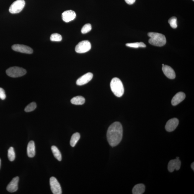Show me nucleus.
I'll list each match as a JSON object with an SVG mask.
<instances>
[{"mask_svg":"<svg viewBox=\"0 0 194 194\" xmlns=\"http://www.w3.org/2000/svg\"><path fill=\"white\" fill-rule=\"evenodd\" d=\"M71 102L74 105H83L85 102V99L81 96H77L73 97L71 99Z\"/></svg>","mask_w":194,"mask_h":194,"instance_id":"18","label":"nucleus"},{"mask_svg":"<svg viewBox=\"0 0 194 194\" xmlns=\"http://www.w3.org/2000/svg\"><path fill=\"white\" fill-rule=\"evenodd\" d=\"M163 72L168 78L171 79H173L175 77V73L174 70L170 67L167 65L163 66Z\"/></svg>","mask_w":194,"mask_h":194,"instance_id":"14","label":"nucleus"},{"mask_svg":"<svg viewBox=\"0 0 194 194\" xmlns=\"http://www.w3.org/2000/svg\"><path fill=\"white\" fill-rule=\"evenodd\" d=\"M181 162L179 159H175L169 161L168 164V170L169 172H173L174 170H178L180 169Z\"/></svg>","mask_w":194,"mask_h":194,"instance_id":"9","label":"nucleus"},{"mask_svg":"<svg viewBox=\"0 0 194 194\" xmlns=\"http://www.w3.org/2000/svg\"><path fill=\"white\" fill-rule=\"evenodd\" d=\"M50 40L53 42H60L62 40V36L58 33L52 34L50 37Z\"/></svg>","mask_w":194,"mask_h":194,"instance_id":"24","label":"nucleus"},{"mask_svg":"<svg viewBox=\"0 0 194 194\" xmlns=\"http://www.w3.org/2000/svg\"><path fill=\"white\" fill-rule=\"evenodd\" d=\"M193 1H194V0H193Z\"/></svg>","mask_w":194,"mask_h":194,"instance_id":"32","label":"nucleus"},{"mask_svg":"<svg viewBox=\"0 0 194 194\" xmlns=\"http://www.w3.org/2000/svg\"><path fill=\"white\" fill-rule=\"evenodd\" d=\"M91 44L89 41H82L76 45L75 51L79 53H85L89 51L91 49Z\"/></svg>","mask_w":194,"mask_h":194,"instance_id":"6","label":"nucleus"},{"mask_svg":"<svg viewBox=\"0 0 194 194\" xmlns=\"http://www.w3.org/2000/svg\"><path fill=\"white\" fill-rule=\"evenodd\" d=\"M0 167H1V159H0Z\"/></svg>","mask_w":194,"mask_h":194,"instance_id":"31","label":"nucleus"},{"mask_svg":"<svg viewBox=\"0 0 194 194\" xmlns=\"http://www.w3.org/2000/svg\"><path fill=\"white\" fill-rule=\"evenodd\" d=\"M27 154L29 157H33L35 155V143L33 141H31L28 145Z\"/></svg>","mask_w":194,"mask_h":194,"instance_id":"16","label":"nucleus"},{"mask_svg":"<svg viewBox=\"0 0 194 194\" xmlns=\"http://www.w3.org/2000/svg\"><path fill=\"white\" fill-rule=\"evenodd\" d=\"M111 89L113 94L118 97H122L124 93V88L120 80L118 78H114L111 81Z\"/></svg>","mask_w":194,"mask_h":194,"instance_id":"3","label":"nucleus"},{"mask_svg":"<svg viewBox=\"0 0 194 194\" xmlns=\"http://www.w3.org/2000/svg\"><path fill=\"white\" fill-rule=\"evenodd\" d=\"M8 158L9 160L11 161H14L15 159V153L14 148L11 147L8 150Z\"/></svg>","mask_w":194,"mask_h":194,"instance_id":"22","label":"nucleus"},{"mask_svg":"<svg viewBox=\"0 0 194 194\" xmlns=\"http://www.w3.org/2000/svg\"><path fill=\"white\" fill-rule=\"evenodd\" d=\"M80 138V135L79 133L76 132L73 134L70 140V145L72 147L75 146L77 143Z\"/></svg>","mask_w":194,"mask_h":194,"instance_id":"19","label":"nucleus"},{"mask_svg":"<svg viewBox=\"0 0 194 194\" xmlns=\"http://www.w3.org/2000/svg\"><path fill=\"white\" fill-rule=\"evenodd\" d=\"M185 97V95L184 93L180 92L178 93L173 98L172 100V105L176 106L184 100Z\"/></svg>","mask_w":194,"mask_h":194,"instance_id":"15","label":"nucleus"},{"mask_svg":"<svg viewBox=\"0 0 194 194\" xmlns=\"http://www.w3.org/2000/svg\"><path fill=\"white\" fill-rule=\"evenodd\" d=\"M126 46L130 48H145L146 47L145 44L143 42H137L135 43H127L126 44Z\"/></svg>","mask_w":194,"mask_h":194,"instance_id":"21","label":"nucleus"},{"mask_svg":"<svg viewBox=\"0 0 194 194\" xmlns=\"http://www.w3.org/2000/svg\"><path fill=\"white\" fill-rule=\"evenodd\" d=\"M26 71L24 68L18 67H11L6 70L8 76L11 77L17 78L23 76L26 73Z\"/></svg>","mask_w":194,"mask_h":194,"instance_id":"4","label":"nucleus"},{"mask_svg":"<svg viewBox=\"0 0 194 194\" xmlns=\"http://www.w3.org/2000/svg\"><path fill=\"white\" fill-rule=\"evenodd\" d=\"M191 167L192 170L194 171V163L193 162L191 165Z\"/></svg>","mask_w":194,"mask_h":194,"instance_id":"29","label":"nucleus"},{"mask_svg":"<svg viewBox=\"0 0 194 194\" xmlns=\"http://www.w3.org/2000/svg\"><path fill=\"white\" fill-rule=\"evenodd\" d=\"M125 2L128 4H132L134 3L136 0H125Z\"/></svg>","mask_w":194,"mask_h":194,"instance_id":"28","label":"nucleus"},{"mask_svg":"<svg viewBox=\"0 0 194 194\" xmlns=\"http://www.w3.org/2000/svg\"><path fill=\"white\" fill-rule=\"evenodd\" d=\"M6 94L4 89L0 87V99L2 100H4L6 98Z\"/></svg>","mask_w":194,"mask_h":194,"instance_id":"27","label":"nucleus"},{"mask_svg":"<svg viewBox=\"0 0 194 194\" xmlns=\"http://www.w3.org/2000/svg\"><path fill=\"white\" fill-rule=\"evenodd\" d=\"M150 37L149 43L152 45L157 47H162L165 45L167 40L165 36L162 34L151 32L148 34Z\"/></svg>","mask_w":194,"mask_h":194,"instance_id":"2","label":"nucleus"},{"mask_svg":"<svg viewBox=\"0 0 194 194\" xmlns=\"http://www.w3.org/2000/svg\"><path fill=\"white\" fill-rule=\"evenodd\" d=\"M51 149L55 157L57 159L58 161H61L62 159V155L58 148L55 146H52Z\"/></svg>","mask_w":194,"mask_h":194,"instance_id":"20","label":"nucleus"},{"mask_svg":"<svg viewBox=\"0 0 194 194\" xmlns=\"http://www.w3.org/2000/svg\"><path fill=\"white\" fill-rule=\"evenodd\" d=\"M145 190V187L143 184H137L132 189L133 194H142Z\"/></svg>","mask_w":194,"mask_h":194,"instance_id":"17","label":"nucleus"},{"mask_svg":"<svg viewBox=\"0 0 194 194\" xmlns=\"http://www.w3.org/2000/svg\"><path fill=\"white\" fill-rule=\"evenodd\" d=\"M37 105L36 103L35 102H31L28 105H27L26 107L24 109V111L26 112H29L33 111L35 110L37 108Z\"/></svg>","mask_w":194,"mask_h":194,"instance_id":"23","label":"nucleus"},{"mask_svg":"<svg viewBox=\"0 0 194 194\" xmlns=\"http://www.w3.org/2000/svg\"><path fill=\"white\" fill-rule=\"evenodd\" d=\"M176 159H179V157H176Z\"/></svg>","mask_w":194,"mask_h":194,"instance_id":"30","label":"nucleus"},{"mask_svg":"<svg viewBox=\"0 0 194 194\" xmlns=\"http://www.w3.org/2000/svg\"><path fill=\"white\" fill-rule=\"evenodd\" d=\"M19 179L18 177H16L12 179L6 187V190L12 193L17 191L18 189Z\"/></svg>","mask_w":194,"mask_h":194,"instance_id":"13","label":"nucleus"},{"mask_svg":"<svg viewBox=\"0 0 194 194\" xmlns=\"http://www.w3.org/2000/svg\"><path fill=\"white\" fill-rule=\"evenodd\" d=\"M13 50L16 52L20 53L31 54L32 53L33 50L30 47L21 44H14L12 47Z\"/></svg>","mask_w":194,"mask_h":194,"instance_id":"8","label":"nucleus"},{"mask_svg":"<svg viewBox=\"0 0 194 194\" xmlns=\"http://www.w3.org/2000/svg\"><path fill=\"white\" fill-rule=\"evenodd\" d=\"M25 5L24 0H17L12 3L9 8V12L12 14L20 12Z\"/></svg>","mask_w":194,"mask_h":194,"instance_id":"5","label":"nucleus"},{"mask_svg":"<svg viewBox=\"0 0 194 194\" xmlns=\"http://www.w3.org/2000/svg\"><path fill=\"white\" fill-rule=\"evenodd\" d=\"M179 120L176 118H173L169 120L166 123L165 126L166 130L168 132L174 131L179 125Z\"/></svg>","mask_w":194,"mask_h":194,"instance_id":"10","label":"nucleus"},{"mask_svg":"<svg viewBox=\"0 0 194 194\" xmlns=\"http://www.w3.org/2000/svg\"><path fill=\"white\" fill-rule=\"evenodd\" d=\"M123 134L121 124L118 122L112 123L107 130V140L109 145L112 147L118 145L122 141Z\"/></svg>","mask_w":194,"mask_h":194,"instance_id":"1","label":"nucleus"},{"mask_svg":"<svg viewBox=\"0 0 194 194\" xmlns=\"http://www.w3.org/2000/svg\"><path fill=\"white\" fill-rule=\"evenodd\" d=\"M93 75L92 73L89 72L86 73L79 78L76 81V84L79 86L84 85L92 79Z\"/></svg>","mask_w":194,"mask_h":194,"instance_id":"11","label":"nucleus"},{"mask_svg":"<svg viewBox=\"0 0 194 194\" xmlns=\"http://www.w3.org/2000/svg\"><path fill=\"white\" fill-rule=\"evenodd\" d=\"M76 17V13L71 10L65 11L62 14L63 20L66 22H69L74 20Z\"/></svg>","mask_w":194,"mask_h":194,"instance_id":"12","label":"nucleus"},{"mask_svg":"<svg viewBox=\"0 0 194 194\" xmlns=\"http://www.w3.org/2000/svg\"><path fill=\"white\" fill-rule=\"evenodd\" d=\"M168 22L170 26L173 29H176L177 27V18L175 17H173L169 19Z\"/></svg>","mask_w":194,"mask_h":194,"instance_id":"25","label":"nucleus"},{"mask_svg":"<svg viewBox=\"0 0 194 194\" xmlns=\"http://www.w3.org/2000/svg\"><path fill=\"white\" fill-rule=\"evenodd\" d=\"M50 188L54 194L62 193V188L59 183L55 178L52 177L50 179Z\"/></svg>","mask_w":194,"mask_h":194,"instance_id":"7","label":"nucleus"},{"mask_svg":"<svg viewBox=\"0 0 194 194\" xmlns=\"http://www.w3.org/2000/svg\"><path fill=\"white\" fill-rule=\"evenodd\" d=\"M91 29L92 26L91 24H86L82 27L81 31L82 34H86L90 31Z\"/></svg>","mask_w":194,"mask_h":194,"instance_id":"26","label":"nucleus"}]
</instances>
